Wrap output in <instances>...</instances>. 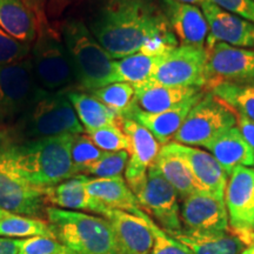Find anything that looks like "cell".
<instances>
[{
	"label": "cell",
	"mask_w": 254,
	"mask_h": 254,
	"mask_svg": "<svg viewBox=\"0 0 254 254\" xmlns=\"http://www.w3.org/2000/svg\"><path fill=\"white\" fill-rule=\"evenodd\" d=\"M31 46L21 43L0 27V65L14 64L30 57Z\"/></svg>",
	"instance_id": "d590c367"
},
{
	"label": "cell",
	"mask_w": 254,
	"mask_h": 254,
	"mask_svg": "<svg viewBox=\"0 0 254 254\" xmlns=\"http://www.w3.org/2000/svg\"><path fill=\"white\" fill-rule=\"evenodd\" d=\"M6 213V211H2V209H0V217H2Z\"/></svg>",
	"instance_id": "ee69618b"
},
{
	"label": "cell",
	"mask_w": 254,
	"mask_h": 254,
	"mask_svg": "<svg viewBox=\"0 0 254 254\" xmlns=\"http://www.w3.org/2000/svg\"><path fill=\"white\" fill-rule=\"evenodd\" d=\"M104 218L112 226L118 254H151L154 238L148 224L150 215L141 218L110 208Z\"/></svg>",
	"instance_id": "e0dca14e"
},
{
	"label": "cell",
	"mask_w": 254,
	"mask_h": 254,
	"mask_svg": "<svg viewBox=\"0 0 254 254\" xmlns=\"http://www.w3.org/2000/svg\"><path fill=\"white\" fill-rule=\"evenodd\" d=\"M148 224H150L154 238L151 254H193L185 245L167 234L163 228L159 227L151 217L148 218Z\"/></svg>",
	"instance_id": "74e56055"
},
{
	"label": "cell",
	"mask_w": 254,
	"mask_h": 254,
	"mask_svg": "<svg viewBox=\"0 0 254 254\" xmlns=\"http://www.w3.org/2000/svg\"><path fill=\"white\" fill-rule=\"evenodd\" d=\"M206 47L178 46L161 56L151 81L171 87H196L206 85Z\"/></svg>",
	"instance_id": "30bf717a"
},
{
	"label": "cell",
	"mask_w": 254,
	"mask_h": 254,
	"mask_svg": "<svg viewBox=\"0 0 254 254\" xmlns=\"http://www.w3.org/2000/svg\"><path fill=\"white\" fill-rule=\"evenodd\" d=\"M0 254H18V239L0 237Z\"/></svg>",
	"instance_id": "60d3db41"
},
{
	"label": "cell",
	"mask_w": 254,
	"mask_h": 254,
	"mask_svg": "<svg viewBox=\"0 0 254 254\" xmlns=\"http://www.w3.org/2000/svg\"><path fill=\"white\" fill-rule=\"evenodd\" d=\"M180 209L183 230L190 232L230 231L225 200L200 192L183 199Z\"/></svg>",
	"instance_id": "9a60e30c"
},
{
	"label": "cell",
	"mask_w": 254,
	"mask_h": 254,
	"mask_svg": "<svg viewBox=\"0 0 254 254\" xmlns=\"http://www.w3.org/2000/svg\"><path fill=\"white\" fill-rule=\"evenodd\" d=\"M64 45L67 51L79 90L92 93L117 81L116 59L92 36L79 20H69L63 26Z\"/></svg>",
	"instance_id": "277c9868"
},
{
	"label": "cell",
	"mask_w": 254,
	"mask_h": 254,
	"mask_svg": "<svg viewBox=\"0 0 254 254\" xmlns=\"http://www.w3.org/2000/svg\"><path fill=\"white\" fill-rule=\"evenodd\" d=\"M105 153L106 152L97 147L87 134H75L71 146V159L77 176L81 174L85 168L104 157Z\"/></svg>",
	"instance_id": "836d02e7"
},
{
	"label": "cell",
	"mask_w": 254,
	"mask_h": 254,
	"mask_svg": "<svg viewBox=\"0 0 254 254\" xmlns=\"http://www.w3.org/2000/svg\"><path fill=\"white\" fill-rule=\"evenodd\" d=\"M174 1L184 2V4H190V5H201L205 0H174Z\"/></svg>",
	"instance_id": "b9f144b4"
},
{
	"label": "cell",
	"mask_w": 254,
	"mask_h": 254,
	"mask_svg": "<svg viewBox=\"0 0 254 254\" xmlns=\"http://www.w3.org/2000/svg\"><path fill=\"white\" fill-rule=\"evenodd\" d=\"M128 152H106L104 157L85 168L81 174L93 176L95 178H116L122 177L128 163Z\"/></svg>",
	"instance_id": "d6a6232c"
},
{
	"label": "cell",
	"mask_w": 254,
	"mask_h": 254,
	"mask_svg": "<svg viewBox=\"0 0 254 254\" xmlns=\"http://www.w3.org/2000/svg\"><path fill=\"white\" fill-rule=\"evenodd\" d=\"M90 94L94 95L123 119L131 118L133 111L135 110L134 87L128 82H113Z\"/></svg>",
	"instance_id": "1f68e13d"
},
{
	"label": "cell",
	"mask_w": 254,
	"mask_h": 254,
	"mask_svg": "<svg viewBox=\"0 0 254 254\" xmlns=\"http://www.w3.org/2000/svg\"><path fill=\"white\" fill-rule=\"evenodd\" d=\"M19 141L38 140L64 134H82L67 92H49L39 87L24 113L12 125Z\"/></svg>",
	"instance_id": "3957f363"
},
{
	"label": "cell",
	"mask_w": 254,
	"mask_h": 254,
	"mask_svg": "<svg viewBox=\"0 0 254 254\" xmlns=\"http://www.w3.org/2000/svg\"><path fill=\"white\" fill-rule=\"evenodd\" d=\"M75 134L19 141L0 150V170L28 185L51 189L77 176L71 159Z\"/></svg>",
	"instance_id": "7a4b0ae2"
},
{
	"label": "cell",
	"mask_w": 254,
	"mask_h": 254,
	"mask_svg": "<svg viewBox=\"0 0 254 254\" xmlns=\"http://www.w3.org/2000/svg\"><path fill=\"white\" fill-rule=\"evenodd\" d=\"M205 148L211 152L228 177L238 167L254 166V152L238 127L221 133Z\"/></svg>",
	"instance_id": "603a6c76"
},
{
	"label": "cell",
	"mask_w": 254,
	"mask_h": 254,
	"mask_svg": "<svg viewBox=\"0 0 254 254\" xmlns=\"http://www.w3.org/2000/svg\"><path fill=\"white\" fill-rule=\"evenodd\" d=\"M86 190L90 194L99 200L106 207L127 212L138 217L147 215L142 211L133 190L123 177L88 178Z\"/></svg>",
	"instance_id": "7402d4cb"
},
{
	"label": "cell",
	"mask_w": 254,
	"mask_h": 254,
	"mask_svg": "<svg viewBox=\"0 0 254 254\" xmlns=\"http://www.w3.org/2000/svg\"><path fill=\"white\" fill-rule=\"evenodd\" d=\"M67 97L85 131L103 127L123 128V118H120L118 114L109 109L94 95L86 92L68 91Z\"/></svg>",
	"instance_id": "484cf974"
},
{
	"label": "cell",
	"mask_w": 254,
	"mask_h": 254,
	"mask_svg": "<svg viewBox=\"0 0 254 254\" xmlns=\"http://www.w3.org/2000/svg\"><path fill=\"white\" fill-rule=\"evenodd\" d=\"M159 58L160 57H151L138 52L116 60L114 68L117 81L128 82L135 86L151 80Z\"/></svg>",
	"instance_id": "f546056e"
},
{
	"label": "cell",
	"mask_w": 254,
	"mask_h": 254,
	"mask_svg": "<svg viewBox=\"0 0 254 254\" xmlns=\"http://www.w3.org/2000/svg\"><path fill=\"white\" fill-rule=\"evenodd\" d=\"M161 148L183 158L206 192L225 200L228 176L213 155L200 148L178 144L176 141L168 142Z\"/></svg>",
	"instance_id": "ac0fdd59"
},
{
	"label": "cell",
	"mask_w": 254,
	"mask_h": 254,
	"mask_svg": "<svg viewBox=\"0 0 254 254\" xmlns=\"http://www.w3.org/2000/svg\"><path fill=\"white\" fill-rule=\"evenodd\" d=\"M46 218L66 254H118L107 219L58 207L47 208Z\"/></svg>",
	"instance_id": "5b68a950"
},
{
	"label": "cell",
	"mask_w": 254,
	"mask_h": 254,
	"mask_svg": "<svg viewBox=\"0 0 254 254\" xmlns=\"http://www.w3.org/2000/svg\"><path fill=\"white\" fill-rule=\"evenodd\" d=\"M236 125V112L213 93H208L202 95L190 109L185 122L174 135V140L192 147H206L218 135Z\"/></svg>",
	"instance_id": "52a82bcc"
},
{
	"label": "cell",
	"mask_w": 254,
	"mask_h": 254,
	"mask_svg": "<svg viewBox=\"0 0 254 254\" xmlns=\"http://www.w3.org/2000/svg\"><path fill=\"white\" fill-rule=\"evenodd\" d=\"M97 147L104 152H119L129 150V141L122 127H103L85 131Z\"/></svg>",
	"instance_id": "e575fe53"
},
{
	"label": "cell",
	"mask_w": 254,
	"mask_h": 254,
	"mask_svg": "<svg viewBox=\"0 0 254 254\" xmlns=\"http://www.w3.org/2000/svg\"><path fill=\"white\" fill-rule=\"evenodd\" d=\"M224 11L254 24V0H209Z\"/></svg>",
	"instance_id": "f35d334b"
},
{
	"label": "cell",
	"mask_w": 254,
	"mask_h": 254,
	"mask_svg": "<svg viewBox=\"0 0 254 254\" xmlns=\"http://www.w3.org/2000/svg\"><path fill=\"white\" fill-rule=\"evenodd\" d=\"M49 189H38L0 170V209L25 217L44 219L50 207Z\"/></svg>",
	"instance_id": "2e32d148"
},
{
	"label": "cell",
	"mask_w": 254,
	"mask_h": 254,
	"mask_svg": "<svg viewBox=\"0 0 254 254\" xmlns=\"http://www.w3.org/2000/svg\"><path fill=\"white\" fill-rule=\"evenodd\" d=\"M88 30L114 59L140 52L147 40L173 32L157 0H105Z\"/></svg>",
	"instance_id": "6da1fadb"
},
{
	"label": "cell",
	"mask_w": 254,
	"mask_h": 254,
	"mask_svg": "<svg viewBox=\"0 0 254 254\" xmlns=\"http://www.w3.org/2000/svg\"><path fill=\"white\" fill-rule=\"evenodd\" d=\"M134 194L142 211L153 218L155 224L167 234L172 236L183 230L179 195L154 165L148 168L144 183Z\"/></svg>",
	"instance_id": "ba28073f"
},
{
	"label": "cell",
	"mask_w": 254,
	"mask_h": 254,
	"mask_svg": "<svg viewBox=\"0 0 254 254\" xmlns=\"http://www.w3.org/2000/svg\"><path fill=\"white\" fill-rule=\"evenodd\" d=\"M87 176L78 174L71 179L60 183L59 185L49 189L47 200L50 207L77 212H91L105 217L110 208L87 192Z\"/></svg>",
	"instance_id": "44dd1931"
},
{
	"label": "cell",
	"mask_w": 254,
	"mask_h": 254,
	"mask_svg": "<svg viewBox=\"0 0 254 254\" xmlns=\"http://www.w3.org/2000/svg\"><path fill=\"white\" fill-rule=\"evenodd\" d=\"M0 27L28 45L37 38V20L23 0H0Z\"/></svg>",
	"instance_id": "83f0119b"
},
{
	"label": "cell",
	"mask_w": 254,
	"mask_h": 254,
	"mask_svg": "<svg viewBox=\"0 0 254 254\" xmlns=\"http://www.w3.org/2000/svg\"><path fill=\"white\" fill-rule=\"evenodd\" d=\"M230 230L246 246L254 243V168L241 166L231 173L225 190Z\"/></svg>",
	"instance_id": "8fae6325"
},
{
	"label": "cell",
	"mask_w": 254,
	"mask_h": 254,
	"mask_svg": "<svg viewBox=\"0 0 254 254\" xmlns=\"http://www.w3.org/2000/svg\"><path fill=\"white\" fill-rule=\"evenodd\" d=\"M133 87L136 110L145 113H161L172 110L202 93L196 87H171L151 80Z\"/></svg>",
	"instance_id": "ffe728a7"
},
{
	"label": "cell",
	"mask_w": 254,
	"mask_h": 254,
	"mask_svg": "<svg viewBox=\"0 0 254 254\" xmlns=\"http://www.w3.org/2000/svg\"><path fill=\"white\" fill-rule=\"evenodd\" d=\"M193 254H241L246 245L230 231L190 232L182 230L172 234Z\"/></svg>",
	"instance_id": "d4e9b609"
},
{
	"label": "cell",
	"mask_w": 254,
	"mask_h": 254,
	"mask_svg": "<svg viewBox=\"0 0 254 254\" xmlns=\"http://www.w3.org/2000/svg\"><path fill=\"white\" fill-rule=\"evenodd\" d=\"M18 254H66V249L53 238L31 237L18 239Z\"/></svg>",
	"instance_id": "8d00e7d4"
},
{
	"label": "cell",
	"mask_w": 254,
	"mask_h": 254,
	"mask_svg": "<svg viewBox=\"0 0 254 254\" xmlns=\"http://www.w3.org/2000/svg\"><path fill=\"white\" fill-rule=\"evenodd\" d=\"M206 51V86L221 82L254 86V50L217 43Z\"/></svg>",
	"instance_id": "7c38bea8"
},
{
	"label": "cell",
	"mask_w": 254,
	"mask_h": 254,
	"mask_svg": "<svg viewBox=\"0 0 254 254\" xmlns=\"http://www.w3.org/2000/svg\"><path fill=\"white\" fill-rule=\"evenodd\" d=\"M39 88L31 57L0 65V125H13Z\"/></svg>",
	"instance_id": "9c48e42d"
},
{
	"label": "cell",
	"mask_w": 254,
	"mask_h": 254,
	"mask_svg": "<svg viewBox=\"0 0 254 254\" xmlns=\"http://www.w3.org/2000/svg\"><path fill=\"white\" fill-rule=\"evenodd\" d=\"M0 237L24 239L31 237H47L56 239L50 224L45 219L25 217L9 212L0 217Z\"/></svg>",
	"instance_id": "f1b7e54d"
},
{
	"label": "cell",
	"mask_w": 254,
	"mask_h": 254,
	"mask_svg": "<svg viewBox=\"0 0 254 254\" xmlns=\"http://www.w3.org/2000/svg\"><path fill=\"white\" fill-rule=\"evenodd\" d=\"M241 254H254V243L245 247V250L241 252Z\"/></svg>",
	"instance_id": "7bdbcfd3"
},
{
	"label": "cell",
	"mask_w": 254,
	"mask_h": 254,
	"mask_svg": "<svg viewBox=\"0 0 254 254\" xmlns=\"http://www.w3.org/2000/svg\"><path fill=\"white\" fill-rule=\"evenodd\" d=\"M123 131L129 141L125 180L134 193L144 183L148 168L154 164L161 150V145L145 126L133 119H123Z\"/></svg>",
	"instance_id": "4fadbf2b"
},
{
	"label": "cell",
	"mask_w": 254,
	"mask_h": 254,
	"mask_svg": "<svg viewBox=\"0 0 254 254\" xmlns=\"http://www.w3.org/2000/svg\"><path fill=\"white\" fill-rule=\"evenodd\" d=\"M202 95L204 93H200L179 106L161 113H145L136 110L135 107L129 119L135 120L142 126H145L154 135L159 144L166 145L174 139V135L177 134V132L179 131V128L185 122L190 109L201 99Z\"/></svg>",
	"instance_id": "cb8c5ba5"
},
{
	"label": "cell",
	"mask_w": 254,
	"mask_h": 254,
	"mask_svg": "<svg viewBox=\"0 0 254 254\" xmlns=\"http://www.w3.org/2000/svg\"><path fill=\"white\" fill-rule=\"evenodd\" d=\"M237 124L241 134H243L245 140L247 141V144L251 146V148H252L254 152V123L244 118L243 116L237 114Z\"/></svg>",
	"instance_id": "ab89813d"
},
{
	"label": "cell",
	"mask_w": 254,
	"mask_h": 254,
	"mask_svg": "<svg viewBox=\"0 0 254 254\" xmlns=\"http://www.w3.org/2000/svg\"><path fill=\"white\" fill-rule=\"evenodd\" d=\"M153 165L161 173V176L173 186L182 199L195 193L206 192L204 187L196 180L186 161L179 155L161 148Z\"/></svg>",
	"instance_id": "4316f807"
},
{
	"label": "cell",
	"mask_w": 254,
	"mask_h": 254,
	"mask_svg": "<svg viewBox=\"0 0 254 254\" xmlns=\"http://www.w3.org/2000/svg\"><path fill=\"white\" fill-rule=\"evenodd\" d=\"M209 90L237 114L254 123V86L252 85L221 82Z\"/></svg>",
	"instance_id": "4dcf8cb0"
},
{
	"label": "cell",
	"mask_w": 254,
	"mask_h": 254,
	"mask_svg": "<svg viewBox=\"0 0 254 254\" xmlns=\"http://www.w3.org/2000/svg\"><path fill=\"white\" fill-rule=\"evenodd\" d=\"M32 66L39 87L49 92H68L75 85L65 45L46 25L38 26L32 49Z\"/></svg>",
	"instance_id": "8992f818"
},
{
	"label": "cell",
	"mask_w": 254,
	"mask_h": 254,
	"mask_svg": "<svg viewBox=\"0 0 254 254\" xmlns=\"http://www.w3.org/2000/svg\"><path fill=\"white\" fill-rule=\"evenodd\" d=\"M173 33L184 46L205 47L208 36V24L201 8L174 0H163Z\"/></svg>",
	"instance_id": "d6986e66"
},
{
	"label": "cell",
	"mask_w": 254,
	"mask_h": 254,
	"mask_svg": "<svg viewBox=\"0 0 254 254\" xmlns=\"http://www.w3.org/2000/svg\"><path fill=\"white\" fill-rule=\"evenodd\" d=\"M202 13L208 24L207 47L217 43L254 50V24L218 7L209 0L201 5Z\"/></svg>",
	"instance_id": "5bb4252c"
}]
</instances>
